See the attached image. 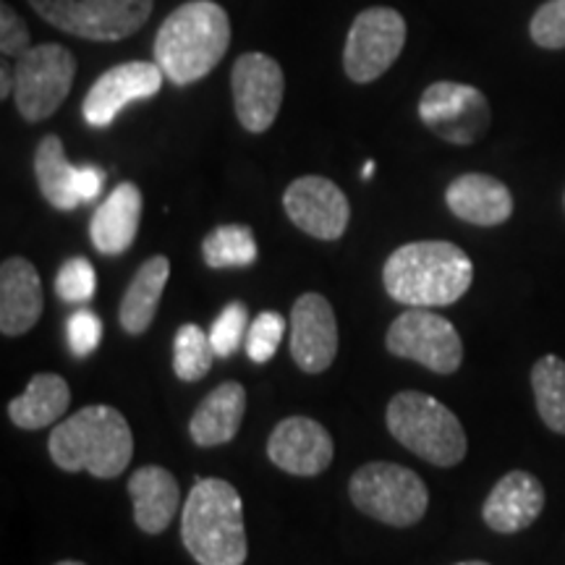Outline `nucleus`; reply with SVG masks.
<instances>
[{"instance_id":"obj_1","label":"nucleus","mask_w":565,"mask_h":565,"mask_svg":"<svg viewBox=\"0 0 565 565\" xmlns=\"http://www.w3.org/2000/svg\"><path fill=\"white\" fill-rule=\"evenodd\" d=\"M475 265L450 242H414L395 249L383 267L385 291L406 307H450L471 288Z\"/></svg>"},{"instance_id":"obj_2","label":"nucleus","mask_w":565,"mask_h":565,"mask_svg":"<svg viewBox=\"0 0 565 565\" xmlns=\"http://www.w3.org/2000/svg\"><path fill=\"white\" fill-rule=\"evenodd\" d=\"M231 45V19L215 0H189L162 21L154 38V63L175 87L207 76Z\"/></svg>"},{"instance_id":"obj_3","label":"nucleus","mask_w":565,"mask_h":565,"mask_svg":"<svg viewBox=\"0 0 565 565\" xmlns=\"http://www.w3.org/2000/svg\"><path fill=\"white\" fill-rule=\"evenodd\" d=\"M47 450L63 471H89L97 479H116L134 456V435L118 408L84 406L66 422L55 424Z\"/></svg>"},{"instance_id":"obj_4","label":"nucleus","mask_w":565,"mask_h":565,"mask_svg":"<svg viewBox=\"0 0 565 565\" xmlns=\"http://www.w3.org/2000/svg\"><path fill=\"white\" fill-rule=\"evenodd\" d=\"M181 540L200 565H244V503L225 479H196L181 513Z\"/></svg>"},{"instance_id":"obj_5","label":"nucleus","mask_w":565,"mask_h":565,"mask_svg":"<svg viewBox=\"0 0 565 565\" xmlns=\"http://www.w3.org/2000/svg\"><path fill=\"white\" fill-rule=\"evenodd\" d=\"M385 422L391 435L404 448L440 469L458 466L469 450L458 416L427 393L404 391L393 395Z\"/></svg>"},{"instance_id":"obj_6","label":"nucleus","mask_w":565,"mask_h":565,"mask_svg":"<svg viewBox=\"0 0 565 565\" xmlns=\"http://www.w3.org/2000/svg\"><path fill=\"white\" fill-rule=\"evenodd\" d=\"M349 494L364 515L395 529L419 524L429 508V492L422 477L387 461L359 466L349 482Z\"/></svg>"},{"instance_id":"obj_7","label":"nucleus","mask_w":565,"mask_h":565,"mask_svg":"<svg viewBox=\"0 0 565 565\" xmlns=\"http://www.w3.org/2000/svg\"><path fill=\"white\" fill-rule=\"evenodd\" d=\"M55 30L92 42L131 38L150 19L154 0H30Z\"/></svg>"},{"instance_id":"obj_8","label":"nucleus","mask_w":565,"mask_h":565,"mask_svg":"<svg viewBox=\"0 0 565 565\" xmlns=\"http://www.w3.org/2000/svg\"><path fill=\"white\" fill-rule=\"evenodd\" d=\"M76 61L71 51L55 42L32 45L21 58L13 63V100L21 118L30 124H40L58 113L63 100L74 87Z\"/></svg>"},{"instance_id":"obj_9","label":"nucleus","mask_w":565,"mask_h":565,"mask_svg":"<svg viewBox=\"0 0 565 565\" xmlns=\"http://www.w3.org/2000/svg\"><path fill=\"white\" fill-rule=\"evenodd\" d=\"M385 345L393 356L427 366L435 374H454L463 362V343L454 322L419 307H408L395 317Z\"/></svg>"},{"instance_id":"obj_10","label":"nucleus","mask_w":565,"mask_h":565,"mask_svg":"<svg viewBox=\"0 0 565 565\" xmlns=\"http://www.w3.org/2000/svg\"><path fill=\"white\" fill-rule=\"evenodd\" d=\"M406 45V21L395 9L374 6L353 19L343 47L345 76L356 84H370L398 61Z\"/></svg>"},{"instance_id":"obj_11","label":"nucleus","mask_w":565,"mask_h":565,"mask_svg":"<svg viewBox=\"0 0 565 565\" xmlns=\"http://www.w3.org/2000/svg\"><path fill=\"white\" fill-rule=\"evenodd\" d=\"M419 118L429 131L450 145H475L492 124L487 97L471 84L435 82L424 89Z\"/></svg>"},{"instance_id":"obj_12","label":"nucleus","mask_w":565,"mask_h":565,"mask_svg":"<svg viewBox=\"0 0 565 565\" xmlns=\"http://www.w3.org/2000/svg\"><path fill=\"white\" fill-rule=\"evenodd\" d=\"M231 87L238 124L252 134L270 129L286 95L280 63L265 53H244L233 63Z\"/></svg>"},{"instance_id":"obj_13","label":"nucleus","mask_w":565,"mask_h":565,"mask_svg":"<svg viewBox=\"0 0 565 565\" xmlns=\"http://www.w3.org/2000/svg\"><path fill=\"white\" fill-rule=\"evenodd\" d=\"M162 68L150 61H129L113 66L92 84L82 103L84 121L95 129H105L118 118L126 105L137 100H150L162 87Z\"/></svg>"},{"instance_id":"obj_14","label":"nucleus","mask_w":565,"mask_h":565,"mask_svg":"<svg viewBox=\"0 0 565 565\" xmlns=\"http://www.w3.org/2000/svg\"><path fill=\"white\" fill-rule=\"evenodd\" d=\"M282 207L296 228L320 242L341 238L351 221V204L341 186L324 175H303L296 179L282 194Z\"/></svg>"},{"instance_id":"obj_15","label":"nucleus","mask_w":565,"mask_h":565,"mask_svg":"<svg viewBox=\"0 0 565 565\" xmlns=\"http://www.w3.org/2000/svg\"><path fill=\"white\" fill-rule=\"evenodd\" d=\"M291 356L307 374L330 370L338 356V320L320 294H301L291 309Z\"/></svg>"},{"instance_id":"obj_16","label":"nucleus","mask_w":565,"mask_h":565,"mask_svg":"<svg viewBox=\"0 0 565 565\" xmlns=\"http://www.w3.org/2000/svg\"><path fill=\"white\" fill-rule=\"evenodd\" d=\"M267 456L294 477H317L333 463L335 445L328 429L309 416H288L270 433Z\"/></svg>"},{"instance_id":"obj_17","label":"nucleus","mask_w":565,"mask_h":565,"mask_svg":"<svg viewBox=\"0 0 565 565\" xmlns=\"http://www.w3.org/2000/svg\"><path fill=\"white\" fill-rule=\"evenodd\" d=\"M545 508V487L529 471H508L482 505L484 524L498 534L524 532L542 515Z\"/></svg>"},{"instance_id":"obj_18","label":"nucleus","mask_w":565,"mask_h":565,"mask_svg":"<svg viewBox=\"0 0 565 565\" xmlns=\"http://www.w3.org/2000/svg\"><path fill=\"white\" fill-rule=\"evenodd\" d=\"M45 307L40 273L30 259L9 257L0 265V330L19 338L38 324Z\"/></svg>"},{"instance_id":"obj_19","label":"nucleus","mask_w":565,"mask_h":565,"mask_svg":"<svg viewBox=\"0 0 565 565\" xmlns=\"http://www.w3.org/2000/svg\"><path fill=\"white\" fill-rule=\"evenodd\" d=\"M445 202L463 223L482 225V228L505 223L513 215L511 189L487 173L458 175L445 192Z\"/></svg>"},{"instance_id":"obj_20","label":"nucleus","mask_w":565,"mask_h":565,"mask_svg":"<svg viewBox=\"0 0 565 565\" xmlns=\"http://www.w3.org/2000/svg\"><path fill=\"white\" fill-rule=\"evenodd\" d=\"M141 223V192L137 183L124 181L113 189L108 200L95 210L89 225V238L105 257H118L129 252Z\"/></svg>"},{"instance_id":"obj_21","label":"nucleus","mask_w":565,"mask_h":565,"mask_svg":"<svg viewBox=\"0 0 565 565\" xmlns=\"http://www.w3.org/2000/svg\"><path fill=\"white\" fill-rule=\"evenodd\" d=\"M134 521L145 534H162L173 524L181 505L175 477L162 466H141L129 479Z\"/></svg>"},{"instance_id":"obj_22","label":"nucleus","mask_w":565,"mask_h":565,"mask_svg":"<svg viewBox=\"0 0 565 565\" xmlns=\"http://www.w3.org/2000/svg\"><path fill=\"white\" fill-rule=\"evenodd\" d=\"M246 414V391L242 383H221L207 393L189 422V435L200 448L231 443L238 435Z\"/></svg>"},{"instance_id":"obj_23","label":"nucleus","mask_w":565,"mask_h":565,"mask_svg":"<svg viewBox=\"0 0 565 565\" xmlns=\"http://www.w3.org/2000/svg\"><path fill=\"white\" fill-rule=\"evenodd\" d=\"M34 175L47 204L55 210L71 212L84 204V166H71L63 141L47 134L34 152Z\"/></svg>"},{"instance_id":"obj_24","label":"nucleus","mask_w":565,"mask_h":565,"mask_svg":"<svg viewBox=\"0 0 565 565\" xmlns=\"http://www.w3.org/2000/svg\"><path fill=\"white\" fill-rule=\"evenodd\" d=\"M168 278H171V263H168L166 254H154V257L139 267L129 288H126L121 312H118V320H121L126 333L141 335L150 330Z\"/></svg>"},{"instance_id":"obj_25","label":"nucleus","mask_w":565,"mask_h":565,"mask_svg":"<svg viewBox=\"0 0 565 565\" xmlns=\"http://www.w3.org/2000/svg\"><path fill=\"white\" fill-rule=\"evenodd\" d=\"M71 404V387L61 374H34L26 391L9 404V416L19 429H42L55 424Z\"/></svg>"},{"instance_id":"obj_26","label":"nucleus","mask_w":565,"mask_h":565,"mask_svg":"<svg viewBox=\"0 0 565 565\" xmlns=\"http://www.w3.org/2000/svg\"><path fill=\"white\" fill-rule=\"evenodd\" d=\"M532 387L536 412L542 422L557 435H565V362L555 353H547L532 366Z\"/></svg>"},{"instance_id":"obj_27","label":"nucleus","mask_w":565,"mask_h":565,"mask_svg":"<svg viewBox=\"0 0 565 565\" xmlns=\"http://www.w3.org/2000/svg\"><path fill=\"white\" fill-rule=\"evenodd\" d=\"M257 238L249 225H221L210 231L202 242V257L212 270H225V267H246L257 259Z\"/></svg>"},{"instance_id":"obj_28","label":"nucleus","mask_w":565,"mask_h":565,"mask_svg":"<svg viewBox=\"0 0 565 565\" xmlns=\"http://www.w3.org/2000/svg\"><path fill=\"white\" fill-rule=\"evenodd\" d=\"M215 349H212L210 335L204 333L200 324H181L173 341V372L183 383H196L207 377L215 362Z\"/></svg>"},{"instance_id":"obj_29","label":"nucleus","mask_w":565,"mask_h":565,"mask_svg":"<svg viewBox=\"0 0 565 565\" xmlns=\"http://www.w3.org/2000/svg\"><path fill=\"white\" fill-rule=\"evenodd\" d=\"M246 320H249V312H246V303L242 301H231L228 307L217 315L215 324L210 330V341L212 349L221 359H228L242 349L244 333H246Z\"/></svg>"},{"instance_id":"obj_30","label":"nucleus","mask_w":565,"mask_h":565,"mask_svg":"<svg viewBox=\"0 0 565 565\" xmlns=\"http://www.w3.org/2000/svg\"><path fill=\"white\" fill-rule=\"evenodd\" d=\"M97 291V273L87 257H71L61 265L55 294L63 301H89Z\"/></svg>"},{"instance_id":"obj_31","label":"nucleus","mask_w":565,"mask_h":565,"mask_svg":"<svg viewBox=\"0 0 565 565\" xmlns=\"http://www.w3.org/2000/svg\"><path fill=\"white\" fill-rule=\"evenodd\" d=\"M286 333V320L278 312H263L252 322L249 333H246V356L254 364H267L278 351Z\"/></svg>"},{"instance_id":"obj_32","label":"nucleus","mask_w":565,"mask_h":565,"mask_svg":"<svg viewBox=\"0 0 565 565\" xmlns=\"http://www.w3.org/2000/svg\"><path fill=\"white\" fill-rule=\"evenodd\" d=\"M532 40L547 51H563L565 47V0H547L540 11L534 13L529 24Z\"/></svg>"},{"instance_id":"obj_33","label":"nucleus","mask_w":565,"mask_h":565,"mask_svg":"<svg viewBox=\"0 0 565 565\" xmlns=\"http://www.w3.org/2000/svg\"><path fill=\"white\" fill-rule=\"evenodd\" d=\"M68 349L76 359H87L97 351L103 338V320L89 309H79L68 317Z\"/></svg>"},{"instance_id":"obj_34","label":"nucleus","mask_w":565,"mask_h":565,"mask_svg":"<svg viewBox=\"0 0 565 565\" xmlns=\"http://www.w3.org/2000/svg\"><path fill=\"white\" fill-rule=\"evenodd\" d=\"M30 47L32 38L24 19H21L9 3H3L0 6V53H3L6 58H21Z\"/></svg>"},{"instance_id":"obj_35","label":"nucleus","mask_w":565,"mask_h":565,"mask_svg":"<svg viewBox=\"0 0 565 565\" xmlns=\"http://www.w3.org/2000/svg\"><path fill=\"white\" fill-rule=\"evenodd\" d=\"M13 87H17V79H13V68L9 66V63H3V66H0V97H3V100H9Z\"/></svg>"},{"instance_id":"obj_36","label":"nucleus","mask_w":565,"mask_h":565,"mask_svg":"<svg viewBox=\"0 0 565 565\" xmlns=\"http://www.w3.org/2000/svg\"><path fill=\"white\" fill-rule=\"evenodd\" d=\"M372 173H374V162H366V166H364V179H372Z\"/></svg>"},{"instance_id":"obj_37","label":"nucleus","mask_w":565,"mask_h":565,"mask_svg":"<svg viewBox=\"0 0 565 565\" xmlns=\"http://www.w3.org/2000/svg\"><path fill=\"white\" fill-rule=\"evenodd\" d=\"M55 565H87V563H79V561H61V563H55Z\"/></svg>"},{"instance_id":"obj_38","label":"nucleus","mask_w":565,"mask_h":565,"mask_svg":"<svg viewBox=\"0 0 565 565\" xmlns=\"http://www.w3.org/2000/svg\"><path fill=\"white\" fill-rule=\"evenodd\" d=\"M458 565H490V563H482V561H466V563H458Z\"/></svg>"}]
</instances>
